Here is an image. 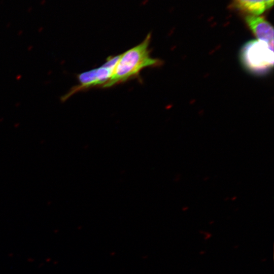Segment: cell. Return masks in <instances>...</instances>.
Listing matches in <instances>:
<instances>
[{
	"label": "cell",
	"instance_id": "1",
	"mask_svg": "<svg viewBox=\"0 0 274 274\" xmlns=\"http://www.w3.org/2000/svg\"><path fill=\"white\" fill-rule=\"evenodd\" d=\"M151 38L149 33L143 42L120 54L110 80L102 86L109 88L139 76L145 68L160 66L163 61L150 56L149 46Z\"/></svg>",
	"mask_w": 274,
	"mask_h": 274
},
{
	"label": "cell",
	"instance_id": "2",
	"mask_svg": "<svg viewBox=\"0 0 274 274\" xmlns=\"http://www.w3.org/2000/svg\"><path fill=\"white\" fill-rule=\"evenodd\" d=\"M273 46L259 40L246 42L239 54L244 67L256 75H264L269 72L273 66Z\"/></svg>",
	"mask_w": 274,
	"mask_h": 274
},
{
	"label": "cell",
	"instance_id": "3",
	"mask_svg": "<svg viewBox=\"0 0 274 274\" xmlns=\"http://www.w3.org/2000/svg\"><path fill=\"white\" fill-rule=\"evenodd\" d=\"M119 57L120 54L110 56L101 66L78 74L77 78L79 84L62 95L61 101L64 102L78 92L92 87H102L112 77Z\"/></svg>",
	"mask_w": 274,
	"mask_h": 274
},
{
	"label": "cell",
	"instance_id": "4",
	"mask_svg": "<svg viewBox=\"0 0 274 274\" xmlns=\"http://www.w3.org/2000/svg\"><path fill=\"white\" fill-rule=\"evenodd\" d=\"M245 22L250 30L258 40L273 46V28L262 16L247 15Z\"/></svg>",
	"mask_w": 274,
	"mask_h": 274
},
{
	"label": "cell",
	"instance_id": "5",
	"mask_svg": "<svg viewBox=\"0 0 274 274\" xmlns=\"http://www.w3.org/2000/svg\"><path fill=\"white\" fill-rule=\"evenodd\" d=\"M233 4L237 9L248 15H258L265 9L263 0H233Z\"/></svg>",
	"mask_w": 274,
	"mask_h": 274
},
{
	"label": "cell",
	"instance_id": "6",
	"mask_svg": "<svg viewBox=\"0 0 274 274\" xmlns=\"http://www.w3.org/2000/svg\"><path fill=\"white\" fill-rule=\"evenodd\" d=\"M264 3L265 7L266 9H270L273 6V0H263Z\"/></svg>",
	"mask_w": 274,
	"mask_h": 274
},
{
	"label": "cell",
	"instance_id": "7",
	"mask_svg": "<svg viewBox=\"0 0 274 274\" xmlns=\"http://www.w3.org/2000/svg\"><path fill=\"white\" fill-rule=\"evenodd\" d=\"M182 210L184 211H186L187 209H188V207H187V206H185L183 208H182Z\"/></svg>",
	"mask_w": 274,
	"mask_h": 274
}]
</instances>
